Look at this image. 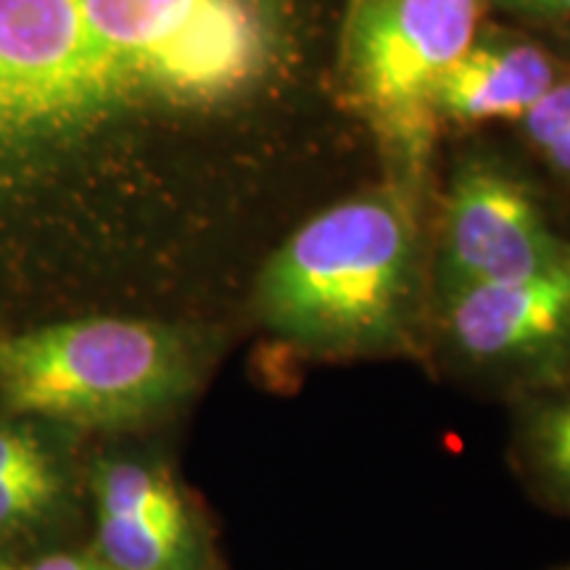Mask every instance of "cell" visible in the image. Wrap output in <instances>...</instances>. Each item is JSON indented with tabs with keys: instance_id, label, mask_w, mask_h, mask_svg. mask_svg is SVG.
I'll use <instances>...</instances> for the list:
<instances>
[{
	"instance_id": "cell-15",
	"label": "cell",
	"mask_w": 570,
	"mask_h": 570,
	"mask_svg": "<svg viewBox=\"0 0 570 570\" xmlns=\"http://www.w3.org/2000/svg\"><path fill=\"white\" fill-rule=\"evenodd\" d=\"M0 570H11L9 566H6V562H0Z\"/></svg>"
},
{
	"instance_id": "cell-11",
	"label": "cell",
	"mask_w": 570,
	"mask_h": 570,
	"mask_svg": "<svg viewBox=\"0 0 570 570\" xmlns=\"http://www.w3.org/2000/svg\"><path fill=\"white\" fill-rule=\"evenodd\" d=\"M59 494L53 462L30 433L0 431V529L27 523Z\"/></svg>"
},
{
	"instance_id": "cell-7",
	"label": "cell",
	"mask_w": 570,
	"mask_h": 570,
	"mask_svg": "<svg viewBox=\"0 0 570 570\" xmlns=\"http://www.w3.org/2000/svg\"><path fill=\"white\" fill-rule=\"evenodd\" d=\"M570 246L541 217L529 190L483 164L452 185L441 235V296L502 283L552 265Z\"/></svg>"
},
{
	"instance_id": "cell-1",
	"label": "cell",
	"mask_w": 570,
	"mask_h": 570,
	"mask_svg": "<svg viewBox=\"0 0 570 570\" xmlns=\"http://www.w3.org/2000/svg\"><path fill=\"white\" fill-rule=\"evenodd\" d=\"M417 188L391 185L320 212L269 256L256 306L277 336L317 354L389 352L420 298Z\"/></svg>"
},
{
	"instance_id": "cell-9",
	"label": "cell",
	"mask_w": 570,
	"mask_h": 570,
	"mask_svg": "<svg viewBox=\"0 0 570 570\" xmlns=\"http://www.w3.org/2000/svg\"><path fill=\"white\" fill-rule=\"evenodd\" d=\"M554 82L558 71L544 48L475 40L439 82L436 114L458 122L523 119Z\"/></svg>"
},
{
	"instance_id": "cell-10",
	"label": "cell",
	"mask_w": 570,
	"mask_h": 570,
	"mask_svg": "<svg viewBox=\"0 0 570 570\" xmlns=\"http://www.w3.org/2000/svg\"><path fill=\"white\" fill-rule=\"evenodd\" d=\"M520 444L541 494L570 512V381L533 391Z\"/></svg>"
},
{
	"instance_id": "cell-6",
	"label": "cell",
	"mask_w": 570,
	"mask_h": 570,
	"mask_svg": "<svg viewBox=\"0 0 570 570\" xmlns=\"http://www.w3.org/2000/svg\"><path fill=\"white\" fill-rule=\"evenodd\" d=\"M452 346L468 362L541 391L570 381V246L552 265L444 298Z\"/></svg>"
},
{
	"instance_id": "cell-13",
	"label": "cell",
	"mask_w": 570,
	"mask_h": 570,
	"mask_svg": "<svg viewBox=\"0 0 570 570\" xmlns=\"http://www.w3.org/2000/svg\"><path fill=\"white\" fill-rule=\"evenodd\" d=\"M497 9L529 19H568L570 0H491Z\"/></svg>"
},
{
	"instance_id": "cell-8",
	"label": "cell",
	"mask_w": 570,
	"mask_h": 570,
	"mask_svg": "<svg viewBox=\"0 0 570 570\" xmlns=\"http://www.w3.org/2000/svg\"><path fill=\"white\" fill-rule=\"evenodd\" d=\"M98 550L114 570H194L198 533L180 491L159 468L106 462L96 475Z\"/></svg>"
},
{
	"instance_id": "cell-4",
	"label": "cell",
	"mask_w": 570,
	"mask_h": 570,
	"mask_svg": "<svg viewBox=\"0 0 570 570\" xmlns=\"http://www.w3.org/2000/svg\"><path fill=\"white\" fill-rule=\"evenodd\" d=\"M487 0H348L341 75L394 156L399 183L417 188L436 135V90L475 42Z\"/></svg>"
},
{
	"instance_id": "cell-14",
	"label": "cell",
	"mask_w": 570,
	"mask_h": 570,
	"mask_svg": "<svg viewBox=\"0 0 570 570\" xmlns=\"http://www.w3.org/2000/svg\"><path fill=\"white\" fill-rule=\"evenodd\" d=\"M32 570H114L104 560L77 558V554H53V558L40 560Z\"/></svg>"
},
{
	"instance_id": "cell-2",
	"label": "cell",
	"mask_w": 570,
	"mask_h": 570,
	"mask_svg": "<svg viewBox=\"0 0 570 570\" xmlns=\"http://www.w3.org/2000/svg\"><path fill=\"white\" fill-rule=\"evenodd\" d=\"M119 104H223L256 88L285 46L283 0H77Z\"/></svg>"
},
{
	"instance_id": "cell-12",
	"label": "cell",
	"mask_w": 570,
	"mask_h": 570,
	"mask_svg": "<svg viewBox=\"0 0 570 570\" xmlns=\"http://www.w3.org/2000/svg\"><path fill=\"white\" fill-rule=\"evenodd\" d=\"M520 122L539 151L570 140V80L554 82Z\"/></svg>"
},
{
	"instance_id": "cell-16",
	"label": "cell",
	"mask_w": 570,
	"mask_h": 570,
	"mask_svg": "<svg viewBox=\"0 0 570 570\" xmlns=\"http://www.w3.org/2000/svg\"><path fill=\"white\" fill-rule=\"evenodd\" d=\"M562 570H570V566H568V568H562Z\"/></svg>"
},
{
	"instance_id": "cell-5",
	"label": "cell",
	"mask_w": 570,
	"mask_h": 570,
	"mask_svg": "<svg viewBox=\"0 0 570 570\" xmlns=\"http://www.w3.org/2000/svg\"><path fill=\"white\" fill-rule=\"evenodd\" d=\"M111 104L77 0H0V140L82 125Z\"/></svg>"
},
{
	"instance_id": "cell-3",
	"label": "cell",
	"mask_w": 570,
	"mask_h": 570,
	"mask_svg": "<svg viewBox=\"0 0 570 570\" xmlns=\"http://www.w3.org/2000/svg\"><path fill=\"white\" fill-rule=\"evenodd\" d=\"M194 381L188 341L140 320H77L0 341L11 407L71 425L140 423L180 402Z\"/></svg>"
}]
</instances>
